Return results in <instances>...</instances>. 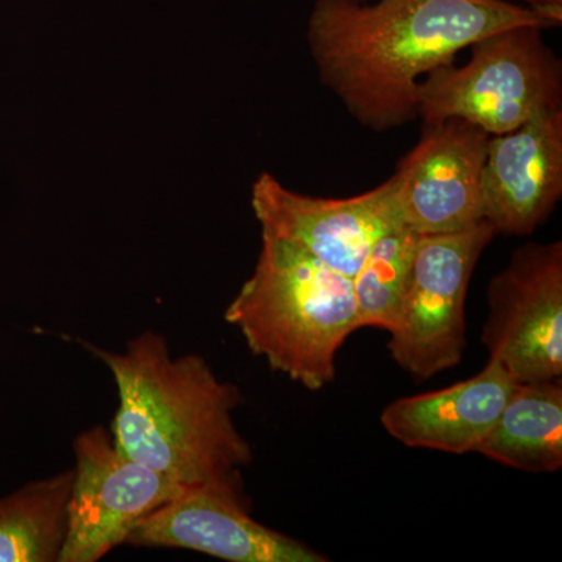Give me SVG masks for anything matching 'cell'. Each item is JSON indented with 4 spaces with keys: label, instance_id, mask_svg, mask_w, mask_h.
Instances as JSON below:
<instances>
[{
    "label": "cell",
    "instance_id": "obj_1",
    "mask_svg": "<svg viewBox=\"0 0 562 562\" xmlns=\"http://www.w3.org/2000/svg\"><path fill=\"white\" fill-rule=\"evenodd\" d=\"M519 25L561 24L502 0H316L306 40L322 83L361 125L384 132L416 120L420 77Z\"/></svg>",
    "mask_w": 562,
    "mask_h": 562
},
{
    "label": "cell",
    "instance_id": "obj_2",
    "mask_svg": "<svg viewBox=\"0 0 562 562\" xmlns=\"http://www.w3.org/2000/svg\"><path fill=\"white\" fill-rule=\"evenodd\" d=\"M87 349L116 383L110 431L122 453L184 487L244 492L254 453L233 417L243 403L238 386L201 355L176 357L158 331L139 333L120 351Z\"/></svg>",
    "mask_w": 562,
    "mask_h": 562
},
{
    "label": "cell",
    "instance_id": "obj_3",
    "mask_svg": "<svg viewBox=\"0 0 562 562\" xmlns=\"http://www.w3.org/2000/svg\"><path fill=\"white\" fill-rule=\"evenodd\" d=\"M225 321L238 328L251 353L310 391L335 382L336 355L358 331L351 279L268 238Z\"/></svg>",
    "mask_w": 562,
    "mask_h": 562
},
{
    "label": "cell",
    "instance_id": "obj_4",
    "mask_svg": "<svg viewBox=\"0 0 562 562\" xmlns=\"http://www.w3.org/2000/svg\"><path fill=\"white\" fill-rule=\"evenodd\" d=\"M543 29L519 25L472 44L471 60L431 70L417 90L425 125L462 120L490 135H505L536 116L562 109V66Z\"/></svg>",
    "mask_w": 562,
    "mask_h": 562
},
{
    "label": "cell",
    "instance_id": "obj_5",
    "mask_svg": "<svg viewBox=\"0 0 562 562\" xmlns=\"http://www.w3.org/2000/svg\"><path fill=\"white\" fill-rule=\"evenodd\" d=\"M495 235L483 221L464 232L420 236L387 344L392 360L414 379L460 364L469 284Z\"/></svg>",
    "mask_w": 562,
    "mask_h": 562
},
{
    "label": "cell",
    "instance_id": "obj_6",
    "mask_svg": "<svg viewBox=\"0 0 562 562\" xmlns=\"http://www.w3.org/2000/svg\"><path fill=\"white\" fill-rule=\"evenodd\" d=\"M74 457L66 536L58 562L101 561L111 550L127 543L143 517L184 490L122 453L102 425L77 436Z\"/></svg>",
    "mask_w": 562,
    "mask_h": 562
},
{
    "label": "cell",
    "instance_id": "obj_7",
    "mask_svg": "<svg viewBox=\"0 0 562 562\" xmlns=\"http://www.w3.org/2000/svg\"><path fill=\"white\" fill-rule=\"evenodd\" d=\"M482 341L517 383L561 380L562 243L514 251L487 290Z\"/></svg>",
    "mask_w": 562,
    "mask_h": 562
},
{
    "label": "cell",
    "instance_id": "obj_8",
    "mask_svg": "<svg viewBox=\"0 0 562 562\" xmlns=\"http://www.w3.org/2000/svg\"><path fill=\"white\" fill-rule=\"evenodd\" d=\"M490 133L462 120L425 125L390 177L398 220L419 236L469 231L483 222Z\"/></svg>",
    "mask_w": 562,
    "mask_h": 562
},
{
    "label": "cell",
    "instance_id": "obj_9",
    "mask_svg": "<svg viewBox=\"0 0 562 562\" xmlns=\"http://www.w3.org/2000/svg\"><path fill=\"white\" fill-rule=\"evenodd\" d=\"M251 209L262 238L291 244L349 279L372 244L402 225L391 179L353 198L324 199L288 190L266 172L251 188Z\"/></svg>",
    "mask_w": 562,
    "mask_h": 562
},
{
    "label": "cell",
    "instance_id": "obj_10",
    "mask_svg": "<svg viewBox=\"0 0 562 562\" xmlns=\"http://www.w3.org/2000/svg\"><path fill=\"white\" fill-rule=\"evenodd\" d=\"M127 543L184 549L231 562H325L330 558L257 522L244 492L184 487L133 527Z\"/></svg>",
    "mask_w": 562,
    "mask_h": 562
},
{
    "label": "cell",
    "instance_id": "obj_11",
    "mask_svg": "<svg viewBox=\"0 0 562 562\" xmlns=\"http://www.w3.org/2000/svg\"><path fill=\"white\" fill-rule=\"evenodd\" d=\"M562 195V109L487 140L483 221L501 235L527 236Z\"/></svg>",
    "mask_w": 562,
    "mask_h": 562
},
{
    "label": "cell",
    "instance_id": "obj_12",
    "mask_svg": "<svg viewBox=\"0 0 562 562\" xmlns=\"http://www.w3.org/2000/svg\"><path fill=\"white\" fill-rule=\"evenodd\" d=\"M516 383L497 361L490 360L482 372L464 382L397 398L383 409L380 422L403 446L475 453Z\"/></svg>",
    "mask_w": 562,
    "mask_h": 562
},
{
    "label": "cell",
    "instance_id": "obj_13",
    "mask_svg": "<svg viewBox=\"0 0 562 562\" xmlns=\"http://www.w3.org/2000/svg\"><path fill=\"white\" fill-rule=\"evenodd\" d=\"M475 453L517 471L552 473L562 468L561 380L516 383Z\"/></svg>",
    "mask_w": 562,
    "mask_h": 562
},
{
    "label": "cell",
    "instance_id": "obj_14",
    "mask_svg": "<svg viewBox=\"0 0 562 562\" xmlns=\"http://www.w3.org/2000/svg\"><path fill=\"white\" fill-rule=\"evenodd\" d=\"M72 469L0 497V562H58Z\"/></svg>",
    "mask_w": 562,
    "mask_h": 562
},
{
    "label": "cell",
    "instance_id": "obj_15",
    "mask_svg": "<svg viewBox=\"0 0 562 562\" xmlns=\"http://www.w3.org/2000/svg\"><path fill=\"white\" fill-rule=\"evenodd\" d=\"M419 238L405 225H395L372 244L351 279L358 330L394 327Z\"/></svg>",
    "mask_w": 562,
    "mask_h": 562
},
{
    "label": "cell",
    "instance_id": "obj_16",
    "mask_svg": "<svg viewBox=\"0 0 562 562\" xmlns=\"http://www.w3.org/2000/svg\"><path fill=\"white\" fill-rule=\"evenodd\" d=\"M502 2L532 7V9L542 11L560 24L562 22V0H502Z\"/></svg>",
    "mask_w": 562,
    "mask_h": 562
}]
</instances>
